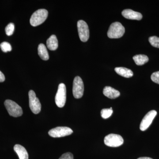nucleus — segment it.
<instances>
[{
  "label": "nucleus",
  "mask_w": 159,
  "mask_h": 159,
  "mask_svg": "<svg viewBox=\"0 0 159 159\" xmlns=\"http://www.w3.org/2000/svg\"><path fill=\"white\" fill-rule=\"evenodd\" d=\"M122 14L123 17L127 19L140 20L142 18V15L141 13L131 9H125L122 11Z\"/></svg>",
  "instance_id": "obj_11"
},
{
  "label": "nucleus",
  "mask_w": 159,
  "mask_h": 159,
  "mask_svg": "<svg viewBox=\"0 0 159 159\" xmlns=\"http://www.w3.org/2000/svg\"><path fill=\"white\" fill-rule=\"evenodd\" d=\"M151 78L153 82L159 84V71L154 72L152 74Z\"/></svg>",
  "instance_id": "obj_22"
},
{
  "label": "nucleus",
  "mask_w": 159,
  "mask_h": 159,
  "mask_svg": "<svg viewBox=\"0 0 159 159\" xmlns=\"http://www.w3.org/2000/svg\"><path fill=\"white\" fill-rule=\"evenodd\" d=\"M138 159H153L151 158L150 157H142L139 158Z\"/></svg>",
  "instance_id": "obj_25"
},
{
  "label": "nucleus",
  "mask_w": 159,
  "mask_h": 159,
  "mask_svg": "<svg viewBox=\"0 0 159 159\" xmlns=\"http://www.w3.org/2000/svg\"><path fill=\"white\" fill-rule=\"evenodd\" d=\"M113 111L112 107L110 108L103 109L101 111V116L103 119H108L111 116Z\"/></svg>",
  "instance_id": "obj_18"
},
{
  "label": "nucleus",
  "mask_w": 159,
  "mask_h": 159,
  "mask_svg": "<svg viewBox=\"0 0 159 159\" xmlns=\"http://www.w3.org/2000/svg\"><path fill=\"white\" fill-rule=\"evenodd\" d=\"M14 25L13 23H9V25L6 26L5 31H6V34L8 36H10L13 34L14 31Z\"/></svg>",
  "instance_id": "obj_21"
},
{
  "label": "nucleus",
  "mask_w": 159,
  "mask_h": 159,
  "mask_svg": "<svg viewBox=\"0 0 159 159\" xmlns=\"http://www.w3.org/2000/svg\"><path fill=\"white\" fill-rule=\"evenodd\" d=\"M59 159H74V156L71 152H66L62 155Z\"/></svg>",
  "instance_id": "obj_23"
},
{
  "label": "nucleus",
  "mask_w": 159,
  "mask_h": 159,
  "mask_svg": "<svg viewBox=\"0 0 159 159\" xmlns=\"http://www.w3.org/2000/svg\"><path fill=\"white\" fill-rule=\"evenodd\" d=\"M38 51L39 55L42 59L45 61L48 60L49 59V54L44 44L43 43L40 44L39 45Z\"/></svg>",
  "instance_id": "obj_16"
},
{
  "label": "nucleus",
  "mask_w": 159,
  "mask_h": 159,
  "mask_svg": "<svg viewBox=\"0 0 159 159\" xmlns=\"http://www.w3.org/2000/svg\"><path fill=\"white\" fill-rule=\"evenodd\" d=\"M148 41L151 45L154 48H159V38L157 36H151L148 39Z\"/></svg>",
  "instance_id": "obj_19"
},
{
  "label": "nucleus",
  "mask_w": 159,
  "mask_h": 159,
  "mask_svg": "<svg viewBox=\"0 0 159 159\" xmlns=\"http://www.w3.org/2000/svg\"><path fill=\"white\" fill-rule=\"evenodd\" d=\"M104 142L106 145L109 147H117L123 144L124 140L121 136L111 134L105 137Z\"/></svg>",
  "instance_id": "obj_5"
},
{
  "label": "nucleus",
  "mask_w": 159,
  "mask_h": 159,
  "mask_svg": "<svg viewBox=\"0 0 159 159\" xmlns=\"http://www.w3.org/2000/svg\"><path fill=\"white\" fill-rule=\"evenodd\" d=\"M1 49L4 52H7L11 51V45L9 43L4 42L2 43L0 45Z\"/></svg>",
  "instance_id": "obj_20"
},
{
  "label": "nucleus",
  "mask_w": 159,
  "mask_h": 159,
  "mask_svg": "<svg viewBox=\"0 0 159 159\" xmlns=\"http://www.w3.org/2000/svg\"><path fill=\"white\" fill-rule=\"evenodd\" d=\"M66 100V89L65 84L61 83L58 85V89L55 96V101L56 105L60 108L64 107Z\"/></svg>",
  "instance_id": "obj_4"
},
{
  "label": "nucleus",
  "mask_w": 159,
  "mask_h": 159,
  "mask_svg": "<svg viewBox=\"0 0 159 159\" xmlns=\"http://www.w3.org/2000/svg\"><path fill=\"white\" fill-rule=\"evenodd\" d=\"M77 29L80 40L86 42L89 38V30L88 25L84 21L80 20L77 22Z\"/></svg>",
  "instance_id": "obj_9"
},
{
  "label": "nucleus",
  "mask_w": 159,
  "mask_h": 159,
  "mask_svg": "<svg viewBox=\"0 0 159 159\" xmlns=\"http://www.w3.org/2000/svg\"><path fill=\"white\" fill-rule=\"evenodd\" d=\"M134 60L138 66H142L146 63L149 59L148 56L144 54L136 55L133 57Z\"/></svg>",
  "instance_id": "obj_17"
},
{
  "label": "nucleus",
  "mask_w": 159,
  "mask_h": 159,
  "mask_svg": "<svg viewBox=\"0 0 159 159\" xmlns=\"http://www.w3.org/2000/svg\"><path fill=\"white\" fill-rule=\"evenodd\" d=\"M48 12L45 9H40L35 11L31 16L30 24L33 27L39 25L43 23L48 18Z\"/></svg>",
  "instance_id": "obj_1"
},
{
  "label": "nucleus",
  "mask_w": 159,
  "mask_h": 159,
  "mask_svg": "<svg viewBox=\"0 0 159 159\" xmlns=\"http://www.w3.org/2000/svg\"><path fill=\"white\" fill-rule=\"evenodd\" d=\"M71 128L66 126H59L52 129L49 131V135L53 138H57L69 136L73 134Z\"/></svg>",
  "instance_id": "obj_8"
},
{
  "label": "nucleus",
  "mask_w": 159,
  "mask_h": 159,
  "mask_svg": "<svg viewBox=\"0 0 159 159\" xmlns=\"http://www.w3.org/2000/svg\"><path fill=\"white\" fill-rule=\"evenodd\" d=\"M14 150L16 152L20 159H29V154L25 147L22 145H16L14 147Z\"/></svg>",
  "instance_id": "obj_13"
},
{
  "label": "nucleus",
  "mask_w": 159,
  "mask_h": 159,
  "mask_svg": "<svg viewBox=\"0 0 159 159\" xmlns=\"http://www.w3.org/2000/svg\"><path fill=\"white\" fill-rule=\"evenodd\" d=\"M48 48L51 51H55L58 48V41L55 35H52L47 41Z\"/></svg>",
  "instance_id": "obj_15"
},
{
  "label": "nucleus",
  "mask_w": 159,
  "mask_h": 159,
  "mask_svg": "<svg viewBox=\"0 0 159 159\" xmlns=\"http://www.w3.org/2000/svg\"><path fill=\"white\" fill-rule=\"evenodd\" d=\"M84 85L82 79L77 76L74 79L73 82V93L74 98L80 99L83 96Z\"/></svg>",
  "instance_id": "obj_7"
},
{
  "label": "nucleus",
  "mask_w": 159,
  "mask_h": 159,
  "mask_svg": "<svg viewBox=\"0 0 159 159\" xmlns=\"http://www.w3.org/2000/svg\"><path fill=\"white\" fill-rule=\"evenodd\" d=\"M103 93L106 97L111 99L117 98L120 96V92L110 86H106L103 90Z\"/></svg>",
  "instance_id": "obj_12"
},
{
  "label": "nucleus",
  "mask_w": 159,
  "mask_h": 159,
  "mask_svg": "<svg viewBox=\"0 0 159 159\" xmlns=\"http://www.w3.org/2000/svg\"><path fill=\"white\" fill-rule=\"evenodd\" d=\"M29 96L30 109L34 114L39 113L41 110V104L39 99L36 97V94L33 90L29 91Z\"/></svg>",
  "instance_id": "obj_6"
},
{
  "label": "nucleus",
  "mask_w": 159,
  "mask_h": 159,
  "mask_svg": "<svg viewBox=\"0 0 159 159\" xmlns=\"http://www.w3.org/2000/svg\"><path fill=\"white\" fill-rule=\"evenodd\" d=\"M157 115V112L155 110H152L147 113L141 122L140 129L143 131L146 130L152 123V121Z\"/></svg>",
  "instance_id": "obj_10"
},
{
  "label": "nucleus",
  "mask_w": 159,
  "mask_h": 159,
  "mask_svg": "<svg viewBox=\"0 0 159 159\" xmlns=\"http://www.w3.org/2000/svg\"><path fill=\"white\" fill-rule=\"evenodd\" d=\"M125 29L121 23L116 22L110 26L107 31V36L110 39H119L125 33Z\"/></svg>",
  "instance_id": "obj_2"
},
{
  "label": "nucleus",
  "mask_w": 159,
  "mask_h": 159,
  "mask_svg": "<svg viewBox=\"0 0 159 159\" xmlns=\"http://www.w3.org/2000/svg\"><path fill=\"white\" fill-rule=\"evenodd\" d=\"M5 80V75L0 71V82H4Z\"/></svg>",
  "instance_id": "obj_24"
},
{
  "label": "nucleus",
  "mask_w": 159,
  "mask_h": 159,
  "mask_svg": "<svg viewBox=\"0 0 159 159\" xmlns=\"http://www.w3.org/2000/svg\"><path fill=\"white\" fill-rule=\"evenodd\" d=\"M115 70L117 74L126 78H130L134 75L132 71L125 67H116L115 69Z\"/></svg>",
  "instance_id": "obj_14"
},
{
  "label": "nucleus",
  "mask_w": 159,
  "mask_h": 159,
  "mask_svg": "<svg viewBox=\"0 0 159 159\" xmlns=\"http://www.w3.org/2000/svg\"><path fill=\"white\" fill-rule=\"evenodd\" d=\"M4 104L10 116L18 117L21 116L23 115L22 109L14 101L7 99L5 101Z\"/></svg>",
  "instance_id": "obj_3"
}]
</instances>
